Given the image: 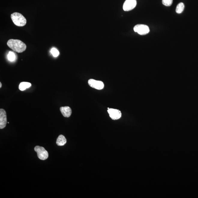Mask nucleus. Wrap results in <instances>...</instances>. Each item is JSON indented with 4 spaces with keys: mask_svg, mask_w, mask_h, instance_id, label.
Returning <instances> with one entry per match:
<instances>
[{
    "mask_svg": "<svg viewBox=\"0 0 198 198\" xmlns=\"http://www.w3.org/2000/svg\"><path fill=\"white\" fill-rule=\"evenodd\" d=\"M8 59L10 62H13L16 58L15 54L13 52H10L8 56Z\"/></svg>",
    "mask_w": 198,
    "mask_h": 198,
    "instance_id": "obj_13",
    "label": "nucleus"
},
{
    "mask_svg": "<svg viewBox=\"0 0 198 198\" xmlns=\"http://www.w3.org/2000/svg\"><path fill=\"white\" fill-rule=\"evenodd\" d=\"M136 0H126L123 6V9L125 11H129L133 9L136 6Z\"/></svg>",
    "mask_w": 198,
    "mask_h": 198,
    "instance_id": "obj_6",
    "label": "nucleus"
},
{
    "mask_svg": "<svg viewBox=\"0 0 198 198\" xmlns=\"http://www.w3.org/2000/svg\"><path fill=\"white\" fill-rule=\"evenodd\" d=\"M7 45L13 51L18 53L24 52L26 49V46L22 41L18 39H9L7 42Z\"/></svg>",
    "mask_w": 198,
    "mask_h": 198,
    "instance_id": "obj_1",
    "label": "nucleus"
},
{
    "mask_svg": "<svg viewBox=\"0 0 198 198\" xmlns=\"http://www.w3.org/2000/svg\"><path fill=\"white\" fill-rule=\"evenodd\" d=\"M7 123L6 113L4 110L0 109V129H2L5 128Z\"/></svg>",
    "mask_w": 198,
    "mask_h": 198,
    "instance_id": "obj_7",
    "label": "nucleus"
},
{
    "mask_svg": "<svg viewBox=\"0 0 198 198\" xmlns=\"http://www.w3.org/2000/svg\"><path fill=\"white\" fill-rule=\"evenodd\" d=\"M2 86V84L1 82H0V88H1Z\"/></svg>",
    "mask_w": 198,
    "mask_h": 198,
    "instance_id": "obj_16",
    "label": "nucleus"
},
{
    "mask_svg": "<svg viewBox=\"0 0 198 198\" xmlns=\"http://www.w3.org/2000/svg\"><path fill=\"white\" fill-rule=\"evenodd\" d=\"M31 84L29 82H22L20 83L19 86V89L21 91H24L26 88H29L31 86Z\"/></svg>",
    "mask_w": 198,
    "mask_h": 198,
    "instance_id": "obj_11",
    "label": "nucleus"
},
{
    "mask_svg": "<svg viewBox=\"0 0 198 198\" xmlns=\"http://www.w3.org/2000/svg\"><path fill=\"white\" fill-rule=\"evenodd\" d=\"M60 110L62 115L65 118H69L71 115L72 110L69 106L61 107Z\"/></svg>",
    "mask_w": 198,
    "mask_h": 198,
    "instance_id": "obj_9",
    "label": "nucleus"
},
{
    "mask_svg": "<svg viewBox=\"0 0 198 198\" xmlns=\"http://www.w3.org/2000/svg\"><path fill=\"white\" fill-rule=\"evenodd\" d=\"M34 150L37 153L38 157L40 159L45 160L48 158V153L43 147L36 146L34 148Z\"/></svg>",
    "mask_w": 198,
    "mask_h": 198,
    "instance_id": "obj_3",
    "label": "nucleus"
},
{
    "mask_svg": "<svg viewBox=\"0 0 198 198\" xmlns=\"http://www.w3.org/2000/svg\"><path fill=\"white\" fill-rule=\"evenodd\" d=\"M88 83L90 86L92 88L97 89V90H102L104 88V85L103 82L100 81L90 79L88 81Z\"/></svg>",
    "mask_w": 198,
    "mask_h": 198,
    "instance_id": "obj_5",
    "label": "nucleus"
},
{
    "mask_svg": "<svg viewBox=\"0 0 198 198\" xmlns=\"http://www.w3.org/2000/svg\"><path fill=\"white\" fill-rule=\"evenodd\" d=\"M108 112L110 118L113 120H118L122 116L121 112L116 109L108 108Z\"/></svg>",
    "mask_w": 198,
    "mask_h": 198,
    "instance_id": "obj_8",
    "label": "nucleus"
},
{
    "mask_svg": "<svg viewBox=\"0 0 198 198\" xmlns=\"http://www.w3.org/2000/svg\"><path fill=\"white\" fill-rule=\"evenodd\" d=\"M11 18L14 24L18 26H23L26 24V18L21 13L15 12L11 15Z\"/></svg>",
    "mask_w": 198,
    "mask_h": 198,
    "instance_id": "obj_2",
    "label": "nucleus"
},
{
    "mask_svg": "<svg viewBox=\"0 0 198 198\" xmlns=\"http://www.w3.org/2000/svg\"><path fill=\"white\" fill-rule=\"evenodd\" d=\"M173 2V0H162L163 4L166 6H170Z\"/></svg>",
    "mask_w": 198,
    "mask_h": 198,
    "instance_id": "obj_15",
    "label": "nucleus"
},
{
    "mask_svg": "<svg viewBox=\"0 0 198 198\" xmlns=\"http://www.w3.org/2000/svg\"><path fill=\"white\" fill-rule=\"evenodd\" d=\"M184 3L182 2L180 3L176 7V11L178 14H180L184 11Z\"/></svg>",
    "mask_w": 198,
    "mask_h": 198,
    "instance_id": "obj_12",
    "label": "nucleus"
},
{
    "mask_svg": "<svg viewBox=\"0 0 198 198\" xmlns=\"http://www.w3.org/2000/svg\"><path fill=\"white\" fill-rule=\"evenodd\" d=\"M51 52L52 53V55L54 57H57L59 55V52L57 49L55 48H53L51 50Z\"/></svg>",
    "mask_w": 198,
    "mask_h": 198,
    "instance_id": "obj_14",
    "label": "nucleus"
},
{
    "mask_svg": "<svg viewBox=\"0 0 198 198\" xmlns=\"http://www.w3.org/2000/svg\"><path fill=\"white\" fill-rule=\"evenodd\" d=\"M134 30L140 35H144L150 32V29L148 26L143 24H138L134 28Z\"/></svg>",
    "mask_w": 198,
    "mask_h": 198,
    "instance_id": "obj_4",
    "label": "nucleus"
},
{
    "mask_svg": "<svg viewBox=\"0 0 198 198\" xmlns=\"http://www.w3.org/2000/svg\"><path fill=\"white\" fill-rule=\"evenodd\" d=\"M67 143V140L65 137L62 135H59L58 137L56 143L59 146H62Z\"/></svg>",
    "mask_w": 198,
    "mask_h": 198,
    "instance_id": "obj_10",
    "label": "nucleus"
}]
</instances>
